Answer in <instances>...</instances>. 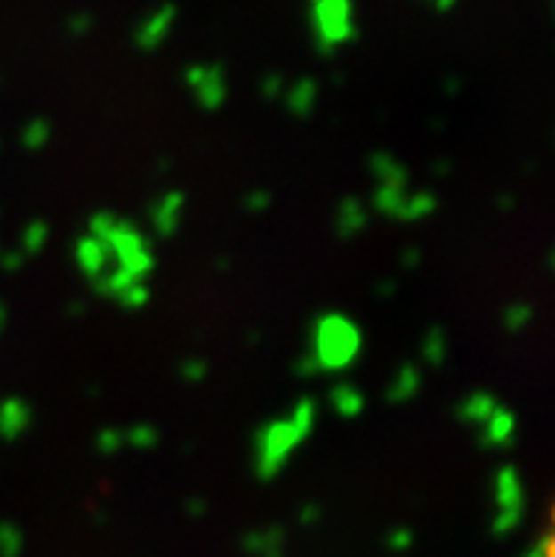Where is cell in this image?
Here are the masks:
<instances>
[{"label": "cell", "instance_id": "cell-1", "mask_svg": "<svg viewBox=\"0 0 555 557\" xmlns=\"http://www.w3.org/2000/svg\"><path fill=\"white\" fill-rule=\"evenodd\" d=\"M315 419H318L315 399L303 396V399H298V405L292 408L286 419H272L258 430L255 473L261 481H272V478L286 467L289 456L295 453V447L310 439Z\"/></svg>", "mask_w": 555, "mask_h": 557}, {"label": "cell", "instance_id": "cell-2", "mask_svg": "<svg viewBox=\"0 0 555 557\" xmlns=\"http://www.w3.org/2000/svg\"><path fill=\"white\" fill-rule=\"evenodd\" d=\"M88 235L108 246V255H111L108 272H122L145 283V277L153 272V252L145 235L128 219H117L114 212H97L88 224Z\"/></svg>", "mask_w": 555, "mask_h": 557}, {"label": "cell", "instance_id": "cell-3", "mask_svg": "<svg viewBox=\"0 0 555 557\" xmlns=\"http://www.w3.org/2000/svg\"><path fill=\"white\" fill-rule=\"evenodd\" d=\"M363 334L358 322L329 312L312 322V360L320 370H346L360 357Z\"/></svg>", "mask_w": 555, "mask_h": 557}, {"label": "cell", "instance_id": "cell-4", "mask_svg": "<svg viewBox=\"0 0 555 557\" xmlns=\"http://www.w3.org/2000/svg\"><path fill=\"white\" fill-rule=\"evenodd\" d=\"M493 498H496L499 513L493 518V532L499 537L513 532L521 523L524 515V489H521V478L513 464H504L496 473V481H493Z\"/></svg>", "mask_w": 555, "mask_h": 557}, {"label": "cell", "instance_id": "cell-5", "mask_svg": "<svg viewBox=\"0 0 555 557\" xmlns=\"http://www.w3.org/2000/svg\"><path fill=\"white\" fill-rule=\"evenodd\" d=\"M312 23H315V37L323 54H329L334 45H341L343 40L354 35L349 0H315Z\"/></svg>", "mask_w": 555, "mask_h": 557}, {"label": "cell", "instance_id": "cell-6", "mask_svg": "<svg viewBox=\"0 0 555 557\" xmlns=\"http://www.w3.org/2000/svg\"><path fill=\"white\" fill-rule=\"evenodd\" d=\"M188 85L193 88L196 99L202 102L207 111L221 107L227 99V80L219 66H193L188 71Z\"/></svg>", "mask_w": 555, "mask_h": 557}, {"label": "cell", "instance_id": "cell-7", "mask_svg": "<svg viewBox=\"0 0 555 557\" xmlns=\"http://www.w3.org/2000/svg\"><path fill=\"white\" fill-rule=\"evenodd\" d=\"M76 267L83 269V275L91 283H97L100 277L111 269V255H108V246L97 241L94 235H83L76 241Z\"/></svg>", "mask_w": 555, "mask_h": 557}, {"label": "cell", "instance_id": "cell-8", "mask_svg": "<svg viewBox=\"0 0 555 557\" xmlns=\"http://www.w3.org/2000/svg\"><path fill=\"white\" fill-rule=\"evenodd\" d=\"M181 207H184V193L173 190L165 193L159 201L150 204V224L157 229V235L171 238L173 232L179 229V219H181Z\"/></svg>", "mask_w": 555, "mask_h": 557}, {"label": "cell", "instance_id": "cell-9", "mask_svg": "<svg viewBox=\"0 0 555 557\" xmlns=\"http://www.w3.org/2000/svg\"><path fill=\"white\" fill-rule=\"evenodd\" d=\"M479 430H482L479 439L485 447H511L513 436H516V416H513V410L496 405Z\"/></svg>", "mask_w": 555, "mask_h": 557}, {"label": "cell", "instance_id": "cell-10", "mask_svg": "<svg viewBox=\"0 0 555 557\" xmlns=\"http://www.w3.org/2000/svg\"><path fill=\"white\" fill-rule=\"evenodd\" d=\"M173 18H176V9L173 6H165L159 12H153L150 18L139 26V32H136V43H139V49H157V45L171 35V26H173Z\"/></svg>", "mask_w": 555, "mask_h": 557}, {"label": "cell", "instance_id": "cell-11", "mask_svg": "<svg viewBox=\"0 0 555 557\" xmlns=\"http://www.w3.org/2000/svg\"><path fill=\"white\" fill-rule=\"evenodd\" d=\"M28 425H32V410L23 399H6L0 405V433L6 439H18Z\"/></svg>", "mask_w": 555, "mask_h": 557}, {"label": "cell", "instance_id": "cell-12", "mask_svg": "<svg viewBox=\"0 0 555 557\" xmlns=\"http://www.w3.org/2000/svg\"><path fill=\"white\" fill-rule=\"evenodd\" d=\"M422 388V374H420V368L406 362L403 368L397 370L391 385H389V391H385V396H389L391 405H397V402H408L411 396H416Z\"/></svg>", "mask_w": 555, "mask_h": 557}, {"label": "cell", "instance_id": "cell-13", "mask_svg": "<svg viewBox=\"0 0 555 557\" xmlns=\"http://www.w3.org/2000/svg\"><path fill=\"white\" fill-rule=\"evenodd\" d=\"M372 173L377 179V184H382V187H408V173L406 167L399 164L391 153H374L372 156Z\"/></svg>", "mask_w": 555, "mask_h": 557}, {"label": "cell", "instance_id": "cell-14", "mask_svg": "<svg viewBox=\"0 0 555 557\" xmlns=\"http://www.w3.org/2000/svg\"><path fill=\"white\" fill-rule=\"evenodd\" d=\"M366 221H368L366 207L360 204L358 198H343L341 201V210H337V221H334L341 238H354L366 227Z\"/></svg>", "mask_w": 555, "mask_h": 557}, {"label": "cell", "instance_id": "cell-15", "mask_svg": "<svg viewBox=\"0 0 555 557\" xmlns=\"http://www.w3.org/2000/svg\"><path fill=\"white\" fill-rule=\"evenodd\" d=\"M332 408L343 416V419H358V416L363 413V405H366V399L363 394L354 388L351 382H341V385H334L332 388Z\"/></svg>", "mask_w": 555, "mask_h": 557}, {"label": "cell", "instance_id": "cell-16", "mask_svg": "<svg viewBox=\"0 0 555 557\" xmlns=\"http://www.w3.org/2000/svg\"><path fill=\"white\" fill-rule=\"evenodd\" d=\"M315 102H318V83L310 80V76H306V80H298L286 91V107L301 119L312 114Z\"/></svg>", "mask_w": 555, "mask_h": 557}, {"label": "cell", "instance_id": "cell-17", "mask_svg": "<svg viewBox=\"0 0 555 557\" xmlns=\"http://www.w3.org/2000/svg\"><path fill=\"white\" fill-rule=\"evenodd\" d=\"M496 405H499V402L493 399V394H485V391L471 394V396L459 405V419H462V422H468V425L482 427Z\"/></svg>", "mask_w": 555, "mask_h": 557}, {"label": "cell", "instance_id": "cell-18", "mask_svg": "<svg viewBox=\"0 0 555 557\" xmlns=\"http://www.w3.org/2000/svg\"><path fill=\"white\" fill-rule=\"evenodd\" d=\"M437 210V195L434 193H408L403 210H399V221H420L428 219Z\"/></svg>", "mask_w": 555, "mask_h": 557}, {"label": "cell", "instance_id": "cell-19", "mask_svg": "<svg viewBox=\"0 0 555 557\" xmlns=\"http://www.w3.org/2000/svg\"><path fill=\"white\" fill-rule=\"evenodd\" d=\"M422 360L428 365H442L445 357H448V334H445L442 326L428 329V334L422 337Z\"/></svg>", "mask_w": 555, "mask_h": 557}, {"label": "cell", "instance_id": "cell-20", "mask_svg": "<svg viewBox=\"0 0 555 557\" xmlns=\"http://www.w3.org/2000/svg\"><path fill=\"white\" fill-rule=\"evenodd\" d=\"M281 544H284V537L278 529L272 532H255L244 540V546L246 552H253V554H261V557H281Z\"/></svg>", "mask_w": 555, "mask_h": 557}, {"label": "cell", "instance_id": "cell-21", "mask_svg": "<svg viewBox=\"0 0 555 557\" xmlns=\"http://www.w3.org/2000/svg\"><path fill=\"white\" fill-rule=\"evenodd\" d=\"M125 433V444L128 447H136V450H148V447H157L159 442V430L148 425V422H139V425H131Z\"/></svg>", "mask_w": 555, "mask_h": 557}, {"label": "cell", "instance_id": "cell-22", "mask_svg": "<svg viewBox=\"0 0 555 557\" xmlns=\"http://www.w3.org/2000/svg\"><path fill=\"white\" fill-rule=\"evenodd\" d=\"M45 241H49V224L35 219L32 224L26 227V232H23V250L28 255H37L43 246H45Z\"/></svg>", "mask_w": 555, "mask_h": 557}, {"label": "cell", "instance_id": "cell-23", "mask_svg": "<svg viewBox=\"0 0 555 557\" xmlns=\"http://www.w3.org/2000/svg\"><path fill=\"white\" fill-rule=\"evenodd\" d=\"M533 320V308L527 303H513V306H507L504 308V329L507 331H521L527 322Z\"/></svg>", "mask_w": 555, "mask_h": 557}, {"label": "cell", "instance_id": "cell-24", "mask_svg": "<svg viewBox=\"0 0 555 557\" xmlns=\"http://www.w3.org/2000/svg\"><path fill=\"white\" fill-rule=\"evenodd\" d=\"M49 139H52V128H49V122L45 119H35L23 133V142H26L28 150H43L45 145H49Z\"/></svg>", "mask_w": 555, "mask_h": 557}, {"label": "cell", "instance_id": "cell-25", "mask_svg": "<svg viewBox=\"0 0 555 557\" xmlns=\"http://www.w3.org/2000/svg\"><path fill=\"white\" fill-rule=\"evenodd\" d=\"M119 447H125V433L117 430V427H108V430H102L97 436V450L105 453V456L117 453Z\"/></svg>", "mask_w": 555, "mask_h": 557}, {"label": "cell", "instance_id": "cell-26", "mask_svg": "<svg viewBox=\"0 0 555 557\" xmlns=\"http://www.w3.org/2000/svg\"><path fill=\"white\" fill-rule=\"evenodd\" d=\"M148 300H150V291H148L145 283H136L117 298V303H122L125 308H142V306H148Z\"/></svg>", "mask_w": 555, "mask_h": 557}, {"label": "cell", "instance_id": "cell-27", "mask_svg": "<svg viewBox=\"0 0 555 557\" xmlns=\"http://www.w3.org/2000/svg\"><path fill=\"white\" fill-rule=\"evenodd\" d=\"M207 374V365L202 360H188L181 365V377L188 379V382H202Z\"/></svg>", "mask_w": 555, "mask_h": 557}, {"label": "cell", "instance_id": "cell-28", "mask_svg": "<svg viewBox=\"0 0 555 557\" xmlns=\"http://www.w3.org/2000/svg\"><path fill=\"white\" fill-rule=\"evenodd\" d=\"M246 210L250 212H261V210H267L269 207V193H264V190H255V193H250L246 195Z\"/></svg>", "mask_w": 555, "mask_h": 557}, {"label": "cell", "instance_id": "cell-29", "mask_svg": "<svg viewBox=\"0 0 555 557\" xmlns=\"http://www.w3.org/2000/svg\"><path fill=\"white\" fill-rule=\"evenodd\" d=\"M527 557H552V532H542V540L527 552Z\"/></svg>", "mask_w": 555, "mask_h": 557}, {"label": "cell", "instance_id": "cell-30", "mask_svg": "<svg viewBox=\"0 0 555 557\" xmlns=\"http://www.w3.org/2000/svg\"><path fill=\"white\" fill-rule=\"evenodd\" d=\"M298 377H315V374H320V368H318V362L312 360V354L310 351H306L303 354V357L298 360Z\"/></svg>", "mask_w": 555, "mask_h": 557}, {"label": "cell", "instance_id": "cell-31", "mask_svg": "<svg viewBox=\"0 0 555 557\" xmlns=\"http://www.w3.org/2000/svg\"><path fill=\"white\" fill-rule=\"evenodd\" d=\"M408 544H411V532H408V529H394V535H391V546H397V549H408Z\"/></svg>", "mask_w": 555, "mask_h": 557}, {"label": "cell", "instance_id": "cell-32", "mask_svg": "<svg viewBox=\"0 0 555 557\" xmlns=\"http://www.w3.org/2000/svg\"><path fill=\"white\" fill-rule=\"evenodd\" d=\"M281 85H284L281 76H269V80L264 83V94H267L269 99H275V97H278V88H281Z\"/></svg>", "mask_w": 555, "mask_h": 557}, {"label": "cell", "instance_id": "cell-33", "mask_svg": "<svg viewBox=\"0 0 555 557\" xmlns=\"http://www.w3.org/2000/svg\"><path fill=\"white\" fill-rule=\"evenodd\" d=\"M403 263L408 269H414L416 263H420V250H406V255H403Z\"/></svg>", "mask_w": 555, "mask_h": 557}, {"label": "cell", "instance_id": "cell-34", "mask_svg": "<svg viewBox=\"0 0 555 557\" xmlns=\"http://www.w3.org/2000/svg\"><path fill=\"white\" fill-rule=\"evenodd\" d=\"M318 518V506H303L301 521H315Z\"/></svg>", "mask_w": 555, "mask_h": 557}, {"label": "cell", "instance_id": "cell-35", "mask_svg": "<svg viewBox=\"0 0 555 557\" xmlns=\"http://www.w3.org/2000/svg\"><path fill=\"white\" fill-rule=\"evenodd\" d=\"M434 6L445 12V9H451V6H454V0H434Z\"/></svg>", "mask_w": 555, "mask_h": 557}]
</instances>
